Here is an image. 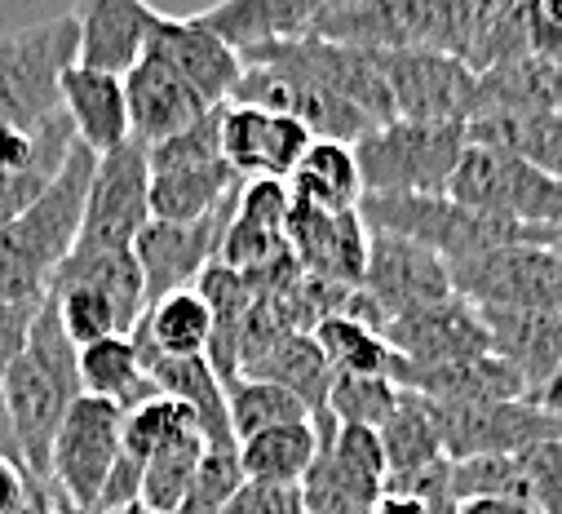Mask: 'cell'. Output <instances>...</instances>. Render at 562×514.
Segmentation results:
<instances>
[{"label": "cell", "instance_id": "2e32d148", "mask_svg": "<svg viewBox=\"0 0 562 514\" xmlns=\"http://www.w3.org/2000/svg\"><path fill=\"white\" fill-rule=\"evenodd\" d=\"M289 253L306 276L359 289L363 284V262H368V226H363L359 209L324 213V209H311V204L293 200Z\"/></svg>", "mask_w": 562, "mask_h": 514}, {"label": "cell", "instance_id": "f907efd6", "mask_svg": "<svg viewBox=\"0 0 562 514\" xmlns=\"http://www.w3.org/2000/svg\"><path fill=\"white\" fill-rule=\"evenodd\" d=\"M536 404H540V409H549L553 417H562V368H558V372L540 386V391H536Z\"/></svg>", "mask_w": 562, "mask_h": 514}, {"label": "cell", "instance_id": "7dc6e473", "mask_svg": "<svg viewBox=\"0 0 562 514\" xmlns=\"http://www.w3.org/2000/svg\"><path fill=\"white\" fill-rule=\"evenodd\" d=\"M457 514H540L527 496H470L457 501Z\"/></svg>", "mask_w": 562, "mask_h": 514}, {"label": "cell", "instance_id": "1f68e13d", "mask_svg": "<svg viewBox=\"0 0 562 514\" xmlns=\"http://www.w3.org/2000/svg\"><path fill=\"white\" fill-rule=\"evenodd\" d=\"M319 452V431L311 422H289V426H270L257 431L252 439L239 444V466L244 479H266V483H302Z\"/></svg>", "mask_w": 562, "mask_h": 514}, {"label": "cell", "instance_id": "60d3db41", "mask_svg": "<svg viewBox=\"0 0 562 514\" xmlns=\"http://www.w3.org/2000/svg\"><path fill=\"white\" fill-rule=\"evenodd\" d=\"M518 466L527 474V501L540 514H562V439H544L518 452Z\"/></svg>", "mask_w": 562, "mask_h": 514}, {"label": "cell", "instance_id": "c3c4849f", "mask_svg": "<svg viewBox=\"0 0 562 514\" xmlns=\"http://www.w3.org/2000/svg\"><path fill=\"white\" fill-rule=\"evenodd\" d=\"M368 514H430L426 505H420L416 496H407V492H394V488H385L376 501H372V510Z\"/></svg>", "mask_w": 562, "mask_h": 514}, {"label": "cell", "instance_id": "6da1fadb", "mask_svg": "<svg viewBox=\"0 0 562 514\" xmlns=\"http://www.w3.org/2000/svg\"><path fill=\"white\" fill-rule=\"evenodd\" d=\"M93 174V152L71 147L63 169L27 200L10 222H0V302L10 306H41L58 262L71 253L80 235L85 191Z\"/></svg>", "mask_w": 562, "mask_h": 514}, {"label": "cell", "instance_id": "ac0fdd59", "mask_svg": "<svg viewBox=\"0 0 562 514\" xmlns=\"http://www.w3.org/2000/svg\"><path fill=\"white\" fill-rule=\"evenodd\" d=\"M147 54L165 58L209 107H222L244 71V58L217 32H209L200 19H173L160 10L147 32Z\"/></svg>", "mask_w": 562, "mask_h": 514}, {"label": "cell", "instance_id": "db71d44e", "mask_svg": "<svg viewBox=\"0 0 562 514\" xmlns=\"http://www.w3.org/2000/svg\"><path fill=\"white\" fill-rule=\"evenodd\" d=\"M133 514H151V510H133Z\"/></svg>", "mask_w": 562, "mask_h": 514}, {"label": "cell", "instance_id": "484cf974", "mask_svg": "<svg viewBox=\"0 0 562 514\" xmlns=\"http://www.w3.org/2000/svg\"><path fill=\"white\" fill-rule=\"evenodd\" d=\"M63 284H89L98 293H106L124 320V328L133 333V324L147 311V289H143V271H137L133 248H102V244H71V253L58 262L49 289ZM45 289V293H49Z\"/></svg>", "mask_w": 562, "mask_h": 514}, {"label": "cell", "instance_id": "ee69618b", "mask_svg": "<svg viewBox=\"0 0 562 514\" xmlns=\"http://www.w3.org/2000/svg\"><path fill=\"white\" fill-rule=\"evenodd\" d=\"M137 496H143V457H133L120 444V452H115L93 505H102V510H137Z\"/></svg>", "mask_w": 562, "mask_h": 514}, {"label": "cell", "instance_id": "4fadbf2b", "mask_svg": "<svg viewBox=\"0 0 562 514\" xmlns=\"http://www.w3.org/2000/svg\"><path fill=\"white\" fill-rule=\"evenodd\" d=\"M372 306L385 315V324L412 306H430L452 298V271L448 262L416 239L390 235V231H368V262H363V284H359Z\"/></svg>", "mask_w": 562, "mask_h": 514}, {"label": "cell", "instance_id": "83f0119b", "mask_svg": "<svg viewBox=\"0 0 562 514\" xmlns=\"http://www.w3.org/2000/svg\"><path fill=\"white\" fill-rule=\"evenodd\" d=\"M284 182L293 200L324 209V213H346V209H359L363 200V174H359L355 147L333 143V138H315Z\"/></svg>", "mask_w": 562, "mask_h": 514}, {"label": "cell", "instance_id": "52a82bcc", "mask_svg": "<svg viewBox=\"0 0 562 514\" xmlns=\"http://www.w3.org/2000/svg\"><path fill=\"white\" fill-rule=\"evenodd\" d=\"M394 120H461L470 124L483 107V85L470 63L443 49H372Z\"/></svg>", "mask_w": 562, "mask_h": 514}, {"label": "cell", "instance_id": "7bdbcfd3", "mask_svg": "<svg viewBox=\"0 0 562 514\" xmlns=\"http://www.w3.org/2000/svg\"><path fill=\"white\" fill-rule=\"evenodd\" d=\"M222 514H306V496H302V483L244 479Z\"/></svg>", "mask_w": 562, "mask_h": 514}, {"label": "cell", "instance_id": "5bb4252c", "mask_svg": "<svg viewBox=\"0 0 562 514\" xmlns=\"http://www.w3.org/2000/svg\"><path fill=\"white\" fill-rule=\"evenodd\" d=\"M311 143H315L311 128L297 115L248 107V102H222V156L244 182L289 178Z\"/></svg>", "mask_w": 562, "mask_h": 514}, {"label": "cell", "instance_id": "e0dca14e", "mask_svg": "<svg viewBox=\"0 0 562 514\" xmlns=\"http://www.w3.org/2000/svg\"><path fill=\"white\" fill-rule=\"evenodd\" d=\"M385 342L398 350L403 364H448L465 355H487V324L465 298H443L430 306H412L394 315L385 328Z\"/></svg>", "mask_w": 562, "mask_h": 514}, {"label": "cell", "instance_id": "277c9868", "mask_svg": "<svg viewBox=\"0 0 562 514\" xmlns=\"http://www.w3.org/2000/svg\"><path fill=\"white\" fill-rule=\"evenodd\" d=\"M151 217L200 222L239 191V174L222 156V107H209L191 128L147 147Z\"/></svg>", "mask_w": 562, "mask_h": 514}, {"label": "cell", "instance_id": "44dd1931", "mask_svg": "<svg viewBox=\"0 0 562 514\" xmlns=\"http://www.w3.org/2000/svg\"><path fill=\"white\" fill-rule=\"evenodd\" d=\"M76 63L124 76L147 54V32L156 5L147 0H76Z\"/></svg>", "mask_w": 562, "mask_h": 514}, {"label": "cell", "instance_id": "bcb514c9", "mask_svg": "<svg viewBox=\"0 0 562 514\" xmlns=\"http://www.w3.org/2000/svg\"><path fill=\"white\" fill-rule=\"evenodd\" d=\"M32 483H36V474L23 461L0 452V514H23V505L32 496Z\"/></svg>", "mask_w": 562, "mask_h": 514}, {"label": "cell", "instance_id": "7a4b0ae2", "mask_svg": "<svg viewBox=\"0 0 562 514\" xmlns=\"http://www.w3.org/2000/svg\"><path fill=\"white\" fill-rule=\"evenodd\" d=\"M80 395L85 391H80V372H76V346L58 324L54 298L45 293V302L32 315L23 350L14 355L10 372H5V417H10V435H14V452L36 479H45L49 444H54L67 409Z\"/></svg>", "mask_w": 562, "mask_h": 514}, {"label": "cell", "instance_id": "d6986e66", "mask_svg": "<svg viewBox=\"0 0 562 514\" xmlns=\"http://www.w3.org/2000/svg\"><path fill=\"white\" fill-rule=\"evenodd\" d=\"M124 107H128V138L156 147L182 128H191L209 102L156 54H143L124 71Z\"/></svg>", "mask_w": 562, "mask_h": 514}, {"label": "cell", "instance_id": "f6af8a7d", "mask_svg": "<svg viewBox=\"0 0 562 514\" xmlns=\"http://www.w3.org/2000/svg\"><path fill=\"white\" fill-rule=\"evenodd\" d=\"M527 41L531 54L562 63V0H527Z\"/></svg>", "mask_w": 562, "mask_h": 514}, {"label": "cell", "instance_id": "8fae6325", "mask_svg": "<svg viewBox=\"0 0 562 514\" xmlns=\"http://www.w3.org/2000/svg\"><path fill=\"white\" fill-rule=\"evenodd\" d=\"M120 439H124V413L111 404V400H98V395H80L54 444H49V470L45 479L54 483V492L71 505H93L98 492H102V479L120 452Z\"/></svg>", "mask_w": 562, "mask_h": 514}, {"label": "cell", "instance_id": "836d02e7", "mask_svg": "<svg viewBox=\"0 0 562 514\" xmlns=\"http://www.w3.org/2000/svg\"><path fill=\"white\" fill-rule=\"evenodd\" d=\"M311 333L324 346L333 372H363V377H390L394 381V372L403 364L398 350L385 342V333L363 324V320H355V315H324Z\"/></svg>", "mask_w": 562, "mask_h": 514}, {"label": "cell", "instance_id": "4dcf8cb0", "mask_svg": "<svg viewBox=\"0 0 562 514\" xmlns=\"http://www.w3.org/2000/svg\"><path fill=\"white\" fill-rule=\"evenodd\" d=\"M244 372L284 386V391H293L311 413H324L328 386H333V364H328L324 346L315 342V333H302V328H293L274 346H266Z\"/></svg>", "mask_w": 562, "mask_h": 514}, {"label": "cell", "instance_id": "f35d334b", "mask_svg": "<svg viewBox=\"0 0 562 514\" xmlns=\"http://www.w3.org/2000/svg\"><path fill=\"white\" fill-rule=\"evenodd\" d=\"M244 483V466H239V444H222V448H204L195 479L187 488V501L178 514H222L231 505V496Z\"/></svg>", "mask_w": 562, "mask_h": 514}, {"label": "cell", "instance_id": "d4e9b609", "mask_svg": "<svg viewBox=\"0 0 562 514\" xmlns=\"http://www.w3.org/2000/svg\"><path fill=\"white\" fill-rule=\"evenodd\" d=\"M147 377L156 381V391L169 400H182L204 435L209 448L235 444L231 435V413H226V386L213 372V364L204 355H156V350H137Z\"/></svg>", "mask_w": 562, "mask_h": 514}, {"label": "cell", "instance_id": "8d00e7d4", "mask_svg": "<svg viewBox=\"0 0 562 514\" xmlns=\"http://www.w3.org/2000/svg\"><path fill=\"white\" fill-rule=\"evenodd\" d=\"M398 404V386L390 377H363V372H333L324 413L337 426H368L376 431Z\"/></svg>", "mask_w": 562, "mask_h": 514}, {"label": "cell", "instance_id": "3957f363", "mask_svg": "<svg viewBox=\"0 0 562 514\" xmlns=\"http://www.w3.org/2000/svg\"><path fill=\"white\" fill-rule=\"evenodd\" d=\"M470 143L461 120H390L355 143L363 195H448Z\"/></svg>", "mask_w": 562, "mask_h": 514}, {"label": "cell", "instance_id": "30bf717a", "mask_svg": "<svg viewBox=\"0 0 562 514\" xmlns=\"http://www.w3.org/2000/svg\"><path fill=\"white\" fill-rule=\"evenodd\" d=\"M426 400V395H420ZM443 439V457H492V452H522L544 439H562V417L540 409L536 400H483V404H435L426 400Z\"/></svg>", "mask_w": 562, "mask_h": 514}, {"label": "cell", "instance_id": "ba28073f", "mask_svg": "<svg viewBox=\"0 0 562 514\" xmlns=\"http://www.w3.org/2000/svg\"><path fill=\"white\" fill-rule=\"evenodd\" d=\"M452 293L474 311H531L558 306L553 244H496L448 262Z\"/></svg>", "mask_w": 562, "mask_h": 514}, {"label": "cell", "instance_id": "603a6c76", "mask_svg": "<svg viewBox=\"0 0 562 514\" xmlns=\"http://www.w3.org/2000/svg\"><path fill=\"white\" fill-rule=\"evenodd\" d=\"M487 324L492 355H501L536 400L540 386L562 368V306L531 311H479Z\"/></svg>", "mask_w": 562, "mask_h": 514}, {"label": "cell", "instance_id": "9a60e30c", "mask_svg": "<svg viewBox=\"0 0 562 514\" xmlns=\"http://www.w3.org/2000/svg\"><path fill=\"white\" fill-rule=\"evenodd\" d=\"M289 213H293V191L284 178L239 182L217 262L235 271H257V267L279 262V257H289Z\"/></svg>", "mask_w": 562, "mask_h": 514}, {"label": "cell", "instance_id": "d6a6232c", "mask_svg": "<svg viewBox=\"0 0 562 514\" xmlns=\"http://www.w3.org/2000/svg\"><path fill=\"white\" fill-rule=\"evenodd\" d=\"M376 439H381V452H385V479L420 470V466H430V461L443 457V439H439L430 404L420 400L416 391H403V386H398L394 413L376 426Z\"/></svg>", "mask_w": 562, "mask_h": 514}, {"label": "cell", "instance_id": "f5cc1de1", "mask_svg": "<svg viewBox=\"0 0 562 514\" xmlns=\"http://www.w3.org/2000/svg\"><path fill=\"white\" fill-rule=\"evenodd\" d=\"M553 271H558V306H562V239L553 244Z\"/></svg>", "mask_w": 562, "mask_h": 514}, {"label": "cell", "instance_id": "8992f818", "mask_svg": "<svg viewBox=\"0 0 562 514\" xmlns=\"http://www.w3.org/2000/svg\"><path fill=\"white\" fill-rule=\"evenodd\" d=\"M448 195L474 213L527 226H562V178L492 143H465Z\"/></svg>", "mask_w": 562, "mask_h": 514}, {"label": "cell", "instance_id": "681fc988", "mask_svg": "<svg viewBox=\"0 0 562 514\" xmlns=\"http://www.w3.org/2000/svg\"><path fill=\"white\" fill-rule=\"evenodd\" d=\"M23 514H58V492H54L49 479H36L32 483V496H27Z\"/></svg>", "mask_w": 562, "mask_h": 514}, {"label": "cell", "instance_id": "f546056e", "mask_svg": "<svg viewBox=\"0 0 562 514\" xmlns=\"http://www.w3.org/2000/svg\"><path fill=\"white\" fill-rule=\"evenodd\" d=\"M128 337L137 350H156V355H204L213 337V311L195 289H178L147 302L143 320L133 324Z\"/></svg>", "mask_w": 562, "mask_h": 514}, {"label": "cell", "instance_id": "b9f144b4", "mask_svg": "<svg viewBox=\"0 0 562 514\" xmlns=\"http://www.w3.org/2000/svg\"><path fill=\"white\" fill-rule=\"evenodd\" d=\"M32 315H36V306H10V302H0V452L14 457V461H19V452H14V435H10V417H5V372H10L14 355L27 342Z\"/></svg>", "mask_w": 562, "mask_h": 514}, {"label": "cell", "instance_id": "ffe728a7", "mask_svg": "<svg viewBox=\"0 0 562 514\" xmlns=\"http://www.w3.org/2000/svg\"><path fill=\"white\" fill-rule=\"evenodd\" d=\"M341 5L346 0H217L213 10H204L195 19L244 58L248 49H261L274 41L315 36L324 27V19Z\"/></svg>", "mask_w": 562, "mask_h": 514}, {"label": "cell", "instance_id": "ab89813d", "mask_svg": "<svg viewBox=\"0 0 562 514\" xmlns=\"http://www.w3.org/2000/svg\"><path fill=\"white\" fill-rule=\"evenodd\" d=\"M452 496H527V474L518 466V452H492V457H465L452 461Z\"/></svg>", "mask_w": 562, "mask_h": 514}, {"label": "cell", "instance_id": "816d5d0a", "mask_svg": "<svg viewBox=\"0 0 562 514\" xmlns=\"http://www.w3.org/2000/svg\"><path fill=\"white\" fill-rule=\"evenodd\" d=\"M58 514H133V510H102V505H71L58 496Z\"/></svg>", "mask_w": 562, "mask_h": 514}, {"label": "cell", "instance_id": "9c48e42d", "mask_svg": "<svg viewBox=\"0 0 562 514\" xmlns=\"http://www.w3.org/2000/svg\"><path fill=\"white\" fill-rule=\"evenodd\" d=\"M151 222V165L147 147L137 138H124L120 147L93 156L80 235L76 244H102V248H133V235Z\"/></svg>", "mask_w": 562, "mask_h": 514}, {"label": "cell", "instance_id": "e575fe53", "mask_svg": "<svg viewBox=\"0 0 562 514\" xmlns=\"http://www.w3.org/2000/svg\"><path fill=\"white\" fill-rule=\"evenodd\" d=\"M222 386H226V413H231L235 444H244V439H252L257 431H270V426H289V422H311L315 417L293 391H284V386H274L266 377L235 372Z\"/></svg>", "mask_w": 562, "mask_h": 514}, {"label": "cell", "instance_id": "7c38bea8", "mask_svg": "<svg viewBox=\"0 0 562 514\" xmlns=\"http://www.w3.org/2000/svg\"><path fill=\"white\" fill-rule=\"evenodd\" d=\"M231 209H235V195L222 209H213L209 217H200V222L151 217L143 231L133 235V257H137V271H143L147 302H156L165 293H178V289H191L200 280V271L209 262H217Z\"/></svg>", "mask_w": 562, "mask_h": 514}, {"label": "cell", "instance_id": "7402d4cb", "mask_svg": "<svg viewBox=\"0 0 562 514\" xmlns=\"http://www.w3.org/2000/svg\"><path fill=\"white\" fill-rule=\"evenodd\" d=\"M394 381L435 404H483V400H522L527 386L501 355H465L448 364H398ZM531 400V395H527Z\"/></svg>", "mask_w": 562, "mask_h": 514}, {"label": "cell", "instance_id": "4316f807", "mask_svg": "<svg viewBox=\"0 0 562 514\" xmlns=\"http://www.w3.org/2000/svg\"><path fill=\"white\" fill-rule=\"evenodd\" d=\"M76 372H80L85 395L111 400L120 413L160 395L156 381L143 368V359H137V346L128 333H111V337H98L89 346H76Z\"/></svg>", "mask_w": 562, "mask_h": 514}, {"label": "cell", "instance_id": "f1b7e54d", "mask_svg": "<svg viewBox=\"0 0 562 514\" xmlns=\"http://www.w3.org/2000/svg\"><path fill=\"white\" fill-rule=\"evenodd\" d=\"M470 143H492L514 152L518 160L562 178V111H487L474 115Z\"/></svg>", "mask_w": 562, "mask_h": 514}, {"label": "cell", "instance_id": "d590c367", "mask_svg": "<svg viewBox=\"0 0 562 514\" xmlns=\"http://www.w3.org/2000/svg\"><path fill=\"white\" fill-rule=\"evenodd\" d=\"M204 435L191 431L165 448H156L143 461V496H137V510H151V514H178L187 501V488L195 479V466L204 457Z\"/></svg>", "mask_w": 562, "mask_h": 514}, {"label": "cell", "instance_id": "cb8c5ba5", "mask_svg": "<svg viewBox=\"0 0 562 514\" xmlns=\"http://www.w3.org/2000/svg\"><path fill=\"white\" fill-rule=\"evenodd\" d=\"M58 107L71 124L80 147L93 156L120 147L128 138V107H124V76L71 63L58 80Z\"/></svg>", "mask_w": 562, "mask_h": 514}, {"label": "cell", "instance_id": "74e56055", "mask_svg": "<svg viewBox=\"0 0 562 514\" xmlns=\"http://www.w3.org/2000/svg\"><path fill=\"white\" fill-rule=\"evenodd\" d=\"M54 298V311H58V324L63 333L71 337V346H89L98 337H111V333H128L115 302L89 284H63V289H49Z\"/></svg>", "mask_w": 562, "mask_h": 514}, {"label": "cell", "instance_id": "5b68a950", "mask_svg": "<svg viewBox=\"0 0 562 514\" xmlns=\"http://www.w3.org/2000/svg\"><path fill=\"white\" fill-rule=\"evenodd\" d=\"M76 63V19L58 14L0 36V124L41 128L63 115L58 80Z\"/></svg>", "mask_w": 562, "mask_h": 514}]
</instances>
